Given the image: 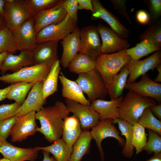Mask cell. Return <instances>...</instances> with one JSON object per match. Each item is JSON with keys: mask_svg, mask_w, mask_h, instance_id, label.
I'll list each match as a JSON object with an SVG mask.
<instances>
[{"mask_svg": "<svg viewBox=\"0 0 161 161\" xmlns=\"http://www.w3.org/2000/svg\"><path fill=\"white\" fill-rule=\"evenodd\" d=\"M79 28L76 27L73 32L61 42L63 51L60 60V64L64 68L68 67L70 62L79 51Z\"/></svg>", "mask_w": 161, "mask_h": 161, "instance_id": "obj_21", "label": "cell"}, {"mask_svg": "<svg viewBox=\"0 0 161 161\" xmlns=\"http://www.w3.org/2000/svg\"><path fill=\"white\" fill-rule=\"evenodd\" d=\"M44 158L42 161H57L53 156L50 157L49 153L44 151H42Z\"/></svg>", "mask_w": 161, "mask_h": 161, "instance_id": "obj_49", "label": "cell"}, {"mask_svg": "<svg viewBox=\"0 0 161 161\" xmlns=\"http://www.w3.org/2000/svg\"><path fill=\"white\" fill-rule=\"evenodd\" d=\"M129 74L128 69L124 66L113 78L108 89V95L111 99H116L122 95Z\"/></svg>", "mask_w": 161, "mask_h": 161, "instance_id": "obj_31", "label": "cell"}, {"mask_svg": "<svg viewBox=\"0 0 161 161\" xmlns=\"http://www.w3.org/2000/svg\"><path fill=\"white\" fill-rule=\"evenodd\" d=\"M114 9L117 10L121 16L124 17L131 24L132 21L127 11L126 1L125 0H111Z\"/></svg>", "mask_w": 161, "mask_h": 161, "instance_id": "obj_43", "label": "cell"}, {"mask_svg": "<svg viewBox=\"0 0 161 161\" xmlns=\"http://www.w3.org/2000/svg\"><path fill=\"white\" fill-rule=\"evenodd\" d=\"M160 64L161 50L155 52L143 60H131L124 66L128 69L129 73L126 83L135 82L139 76L145 74L149 70L154 71Z\"/></svg>", "mask_w": 161, "mask_h": 161, "instance_id": "obj_12", "label": "cell"}, {"mask_svg": "<svg viewBox=\"0 0 161 161\" xmlns=\"http://www.w3.org/2000/svg\"><path fill=\"white\" fill-rule=\"evenodd\" d=\"M139 40H147L157 47L161 49V25L160 21L150 22L145 31L142 33Z\"/></svg>", "mask_w": 161, "mask_h": 161, "instance_id": "obj_33", "label": "cell"}, {"mask_svg": "<svg viewBox=\"0 0 161 161\" xmlns=\"http://www.w3.org/2000/svg\"><path fill=\"white\" fill-rule=\"evenodd\" d=\"M136 18L137 21L140 24H148L150 21L149 15L145 10H140L137 12Z\"/></svg>", "mask_w": 161, "mask_h": 161, "instance_id": "obj_45", "label": "cell"}, {"mask_svg": "<svg viewBox=\"0 0 161 161\" xmlns=\"http://www.w3.org/2000/svg\"><path fill=\"white\" fill-rule=\"evenodd\" d=\"M6 26V23L4 17L0 15V31Z\"/></svg>", "mask_w": 161, "mask_h": 161, "instance_id": "obj_54", "label": "cell"}, {"mask_svg": "<svg viewBox=\"0 0 161 161\" xmlns=\"http://www.w3.org/2000/svg\"><path fill=\"white\" fill-rule=\"evenodd\" d=\"M20 82L12 83L7 87L3 89H0V102L6 98V96L9 92Z\"/></svg>", "mask_w": 161, "mask_h": 161, "instance_id": "obj_47", "label": "cell"}, {"mask_svg": "<svg viewBox=\"0 0 161 161\" xmlns=\"http://www.w3.org/2000/svg\"><path fill=\"white\" fill-rule=\"evenodd\" d=\"M68 67L70 72L76 74L86 73L95 69L94 59L79 53L70 62Z\"/></svg>", "mask_w": 161, "mask_h": 161, "instance_id": "obj_30", "label": "cell"}, {"mask_svg": "<svg viewBox=\"0 0 161 161\" xmlns=\"http://www.w3.org/2000/svg\"><path fill=\"white\" fill-rule=\"evenodd\" d=\"M5 3V0H0V15L4 18L5 15L4 10Z\"/></svg>", "mask_w": 161, "mask_h": 161, "instance_id": "obj_52", "label": "cell"}, {"mask_svg": "<svg viewBox=\"0 0 161 161\" xmlns=\"http://www.w3.org/2000/svg\"><path fill=\"white\" fill-rule=\"evenodd\" d=\"M82 131L80 123L74 114L64 120L62 138L69 147H72Z\"/></svg>", "mask_w": 161, "mask_h": 161, "instance_id": "obj_25", "label": "cell"}, {"mask_svg": "<svg viewBox=\"0 0 161 161\" xmlns=\"http://www.w3.org/2000/svg\"><path fill=\"white\" fill-rule=\"evenodd\" d=\"M63 6L71 18L78 21L77 12L78 8L77 0H64Z\"/></svg>", "mask_w": 161, "mask_h": 161, "instance_id": "obj_44", "label": "cell"}, {"mask_svg": "<svg viewBox=\"0 0 161 161\" xmlns=\"http://www.w3.org/2000/svg\"><path fill=\"white\" fill-rule=\"evenodd\" d=\"M44 81L36 82L33 85L27 97L16 111L18 117L31 112H38L43 107L46 100L42 91Z\"/></svg>", "mask_w": 161, "mask_h": 161, "instance_id": "obj_18", "label": "cell"}, {"mask_svg": "<svg viewBox=\"0 0 161 161\" xmlns=\"http://www.w3.org/2000/svg\"><path fill=\"white\" fill-rule=\"evenodd\" d=\"M59 79L62 84V94L64 97L83 105H90L91 103L85 97L80 86L75 81L67 78L62 72H60Z\"/></svg>", "mask_w": 161, "mask_h": 161, "instance_id": "obj_24", "label": "cell"}, {"mask_svg": "<svg viewBox=\"0 0 161 161\" xmlns=\"http://www.w3.org/2000/svg\"><path fill=\"white\" fill-rule=\"evenodd\" d=\"M156 69L158 71V74L156 78L154 80L156 83H159L161 82V64H159Z\"/></svg>", "mask_w": 161, "mask_h": 161, "instance_id": "obj_51", "label": "cell"}, {"mask_svg": "<svg viewBox=\"0 0 161 161\" xmlns=\"http://www.w3.org/2000/svg\"><path fill=\"white\" fill-rule=\"evenodd\" d=\"M64 1L60 0L55 6L35 14L33 17L34 29L37 34L45 27L58 23L65 18L67 13L63 6Z\"/></svg>", "mask_w": 161, "mask_h": 161, "instance_id": "obj_14", "label": "cell"}, {"mask_svg": "<svg viewBox=\"0 0 161 161\" xmlns=\"http://www.w3.org/2000/svg\"><path fill=\"white\" fill-rule=\"evenodd\" d=\"M70 113L63 102L57 101L52 106L43 107L35 113L40 123L36 130L43 134L49 142L52 143L62 136L64 120Z\"/></svg>", "mask_w": 161, "mask_h": 161, "instance_id": "obj_1", "label": "cell"}, {"mask_svg": "<svg viewBox=\"0 0 161 161\" xmlns=\"http://www.w3.org/2000/svg\"><path fill=\"white\" fill-rule=\"evenodd\" d=\"M126 50L111 54H101L94 59L95 69L100 75L108 90L114 76L131 59Z\"/></svg>", "mask_w": 161, "mask_h": 161, "instance_id": "obj_2", "label": "cell"}, {"mask_svg": "<svg viewBox=\"0 0 161 161\" xmlns=\"http://www.w3.org/2000/svg\"><path fill=\"white\" fill-rule=\"evenodd\" d=\"M145 161H161V153L154 154L151 158Z\"/></svg>", "mask_w": 161, "mask_h": 161, "instance_id": "obj_50", "label": "cell"}, {"mask_svg": "<svg viewBox=\"0 0 161 161\" xmlns=\"http://www.w3.org/2000/svg\"><path fill=\"white\" fill-rule=\"evenodd\" d=\"M123 98V96L108 101L97 99L91 103L90 106L99 114L100 120L120 118L119 107Z\"/></svg>", "mask_w": 161, "mask_h": 161, "instance_id": "obj_23", "label": "cell"}, {"mask_svg": "<svg viewBox=\"0 0 161 161\" xmlns=\"http://www.w3.org/2000/svg\"><path fill=\"white\" fill-rule=\"evenodd\" d=\"M21 105L15 102L11 104H2L0 105V120L16 115L17 110Z\"/></svg>", "mask_w": 161, "mask_h": 161, "instance_id": "obj_41", "label": "cell"}, {"mask_svg": "<svg viewBox=\"0 0 161 161\" xmlns=\"http://www.w3.org/2000/svg\"><path fill=\"white\" fill-rule=\"evenodd\" d=\"M91 134L94 139L99 149L101 161H104V154L101 145L103 140L106 138L112 137L118 141L119 145L123 147L125 145V139L121 137L114 126L112 119H107L100 120L98 123L92 128Z\"/></svg>", "mask_w": 161, "mask_h": 161, "instance_id": "obj_9", "label": "cell"}, {"mask_svg": "<svg viewBox=\"0 0 161 161\" xmlns=\"http://www.w3.org/2000/svg\"><path fill=\"white\" fill-rule=\"evenodd\" d=\"M148 139L142 149V151H145L150 154L152 153H161V135L151 130L148 129Z\"/></svg>", "mask_w": 161, "mask_h": 161, "instance_id": "obj_38", "label": "cell"}, {"mask_svg": "<svg viewBox=\"0 0 161 161\" xmlns=\"http://www.w3.org/2000/svg\"><path fill=\"white\" fill-rule=\"evenodd\" d=\"M4 6L6 26L12 32L18 29L26 21L32 17L27 0H6Z\"/></svg>", "mask_w": 161, "mask_h": 161, "instance_id": "obj_6", "label": "cell"}, {"mask_svg": "<svg viewBox=\"0 0 161 161\" xmlns=\"http://www.w3.org/2000/svg\"><path fill=\"white\" fill-rule=\"evenodd\" d=\"M92 10L91 19H101L106 21L112 30L123 39L126 38L129 34V30L111 12L104 8L98 0H92Z\"/></svg>", "mask_w": 161, "mask_h": 161, "instance_id": "obj_16", "label": "cell"}, {"mask_svg": "<svg viewBox=\"0 0 161 161\" xmlns=\"http://www.w3.org/2000/svg\"><path fill=\"white\" fill-rule=\"evenodd\" d=\"M34 65L32 51H21L17 55L9 53L5 59L0 68L1 73L7 71L14 72L24 67Z\"/></svg>", "mask_w": 161, "mask_h": 161, "instance_id": "obj_22", "label": "cell"}, {"mask_svg": "<svg viewBox=\"0 0 161 161\" xmlns=\"http://www.w3.org/2000/svg\"><path fill=\"white\" fill-rule=\"evenodd\" d=\"M0 153L4 158L11 161H35L37 157L38 151L34 148L16 147L5 140H0Z\"/></svg>", "mask_w": 161, "mask_h": 161, "instance_id": "obj_20", "label": "cell"}, {"mask_svg": "<svg viewBox=\"0 0 161 161\" xmlns=\"http://www.w3.org/2000/svg\"><path fill=\"white\" fill-rule=\"evenodd\" d=\"M78 21L73 19L67 14L59 23L49 25L40 30L37 35V43L63 40L77 27Z\"/></svg>", "mask_w": 161, "mask_h": 161, "instance_id": "obj_7", "label": "cell"}, {"mask_svg": "<svg viewBox=\"0 0 161 161\" xmlns=\"http://www.w3.org/2000/svg\"></svg>", "mask_w": 161, "mask_h": 161, "instance_id": "obj_56", "label": "cell"}, {"mask_svg": "<svg viewBox=\"0 0 161 161\" xmlns=\"http://www.w3.org/2000/svg\"><path fill=\"white\" fill-rule=\"evenodd\" d=\"M156 104L154 99L129 90L120 103V118L133 125L137 123L139 118L145 109Z\"/></svg>", "mask_w": 161, "mask_h": 161, "instance_id": "obj_3", "label": "cell"}, {"mask_svg": "<svg viewBox=\"0 0 161 161\" xmlns=\"http://www.w3.org/2000/svg\"><path fill=\"white\" fill-rule=\"evenodd\" d=\"M65 101L69 112L73 113L78 119L82 130L89 131L98 123L100 120L99 115L90 106L67 99Z\"/></svg>", "mask_w": 161, "mask_h": 161, "instance_id": "obj_11", "label": "cell"}, {"mask_svg": "<svg viewBox=\"0 0 161 161\" xmlns=\"http://www.w3.org/2000/svg\"><path fill=\"white\" fill-rule=\"evenodd\" d=\"M79 10L85 9L91 11L92 5L91 0H77Z\"/></svg>", "mask_w": 161, "mask_h": 161, "instance_id": "obj_46", "label": "cell"}, {"mask_svg": "<svg viewBox=\"0 0 161 161\" xmlns=\"http://www.w3.org/2000/svg\"><path fill=\"white\" fill-rule=\"evenodd\" d=\"M9 53L6 52L0 54V68L5 59Z\"/></svg>", "mask_w": 161, "mask_h": 161, "instance_id": "obj_53", "label": "cell"}, {"mask_svg": "<svg viewBox=\"0 0 161 161\" xmlns=\"http://www.w3.org/2000/svg\"><path fill=\"white\" fill-rule=\"evenodd\" d=\"M79 53L94 59L101 54V41L97 27L89 25L80 30Z\"/></svg>", "mask_w": 161, "mask_h": 161, "instance_id": "obj_8", "label": "cell"}, {"mask_svg": "<svg viewBox=\"0 0 161 161\" xmlns=\"http://www.w3.org/2000/svg\"><path fill=\"white\" fill-rule=\"evenodd\" d=\"M161 50L151 41L144 40L137 44L134 47L127 49L126 52L131 57V59L137 60L154 52Z\"/></svg>", "mask_w": 161, "mask_h": 161, "instance_id": "obj_32", "label": "cell"}, {"mask_svg": "<svg viewBox=\"0 0 161 161\" xmlns=\"http://www.w3.org/2000/svg\"><path fill=\"white\" fill-rule=\"evenodd\" d=\"M91 103L98 99H104L108 91L103 79L95 69L88 72L79 74L75 81Z\"/></svg>", "mask_w": 161, "mask_h": 161, "instance_id": "obj_4", "label": "cell"}, {"mask_svg": "<svg viewBox=\"0 0 161 161\" xmlns=\"http://www.w3.org/2000/svg\"><path fill=\"white\" fill-rule=\"evenodd\" d=\"M52 65L36 64L24 67L12 73L0 76V81L13 83L20 82L35 83L44 81L48 74Z\"/></svg>", "mask_w": 161, "mask_h": 161, "instance_id": "obj_5", "label": "cell"}, {"mask_svg": "<svg viewBox=\"0 0 161 161\" xmlns=\"http://www.w3.org/2000/svg\"><path fill=\"white\" fill-rule=\"evenodd\" d=\"M152 112L159 119H161V104H156L149 107Z\"/></svg>", "mask_w": 161, "mask_h": 161, "instance_id": "obj_48", "label": "cell"}, {"mask_svg": "<svg viewBox=\"0 0 161 161\" xmlns=\"http://www.w3.org/2000/svg\"><path fill=\"white\" fill-rule=\"evenodd\" d=\"M60 0H27L28 7L32 16L37 12L52 7Z\"/></svg>", "mask_w": 161, "mask_h": 161, "instance_id": "obj_39", "label": "cell"}, {"mask_svg": "<svg viewBox=\"0 0 161 161\" xmlns=\"http://www.w3.org/2000/svg\"><path fill=\"white\" fill-rule=\"evenodd\" d=\"M17 50L12 32L6 26L0 31V54L14 53Z\"/></svg>", "mask_w": 161, "mask_h": 161, "instance_id": "obj_35", "label": "cell"}, {"mask_svg": "<svg viewBox=\"0 0 161 161\" xmlns=\"http://www.w3.org/2000/svg\"><path fill=\"white\" fill-rule=\"evenodd\" d=\"M18 117L15 115L0 120V140H5L10 135L11 129Z\"/></svg>", "mask_w": 161, "mask_h": 161, "instance_id": "obj_40", "label": "cell"}, {"mask_svg": "<svg viewBox=\"0 0 161 161\" xmlns=\"http://www.w3.org/2000/svg\"><path fill=\"white\" fill-rule=\"evenodd\" d=\"M101 41V54H109L126 49L130 44L112 29L99 23L96 26Z\"/></svg>", "mask_w": 161, "mask_h": 161, "instance_id": "obj_10", "label": "cell"}, {"mask_svg": "<svg viewBox=\"0 0 161 161\" xmlns=\"http://www.w3.org/2000/svg\"><path fill=\"white\" fill-rule=\"evenodd\" d=\"M132 144L135 148L136 153L139 154L142 152L143 148L146 144L147 138L145 131V128L138 123L133 125Z\"/></svg>", "mask_w": 161, "mask_h": 161, "instance_id": "obj_37", "label": "cell"}, {"mask_svg": "<svg viewBox=\"0 0 161 161\" xmlns=\"http://www.w3.org/2000/svg\"><path fill=\"white\" fill-rule=\"evenodd\" d=\"M34 148L51 153L57 161H69L72 152V147H69L62 138L55 141L52 144L46 147H36Z\"/></svg>", "mask_w": 161, "mask_h": 161, "instance_id": "obj_26", "label": "cell"}, {"mask_svg": "<svg viewBox=\"0 0 161 161\" xmlns=\"http://www.w3.org/2000/svg\"><path fill=\"white\" fill-rule=\"evenodd\" d=\"M92 139L90 131H82L72 146V152L69 161H81L84 155L88 153Z\"/></svg>", "mask_w": 161, "mask_h": 161, "instance_id": "obj_28", "label": "cell"}, {"mask_svg": "<svg viewBox=\"0 0 161 161\" xmlns=\"http://www.w3.org/2000/svg\"><path fill=\"white\" fill-rule=\"evenodd\" d=\"M58 41H48L38 43L32 51L34 65H52L58 60Z\"/></svg>", "mask_w": 161, "mask_h": 161, "instance_id": "obj_19", "label": "cell"}, {"mask_svg": "<svg viewBox=\"0 0 161 161\" xmlns=\"http://www.w3.org/2000/svg\"><path fill=\"white\" fill-rule=\"evenodd\" d=\"M35 83L20 82L7 94L6 98L14 100L22 104L24 101L26 96Z\"/></svg>", "mask_w": 161, "mask_h": 161, "instance_id": "obj_36", "label": "cell"}, {"mask_svg": "<svg viewBox=\"0 0 161 161\" xmlns=\"http://www.w3.org/2000/svg\"><path fill=\"white\" fill-rule=\"evenodd\" d=\"M145 1L150 11L149 23L155 22L161 15V0H149Z\"/></svg>", "mask_w": 161, "mask_h": 161, "instance_id": "obj_42", "label": "cell"}, {"mask_svg": "<svg viewBox=\"0 0 161 161\" xmlns=\"http://www.w3.org/2000/svg\"><path fill=\"white\" fill-rule=\"evenodd\" d=\"M113 123H117L121 134L125 138V145L121 151L125 157L131 158L134 155V147L132 144L133 125L120 118L112 120Z\"/></svg>", "mask_w": 161, "mask_h": 161, "instance_id": "obj_27", "label": "cell"}, {"mask_svg": "<svg viewBox=\"0 0 161 161\" xmlns=\"http://www.w3.org/2000/svg\"><path fill=\"white\" fill-rule=\"evenodd\" d=\"M142 76L139 81L126 83L125 88L140 95L151 97L161 102V84L150 79L146 73Z\"/></svg>", "mask_w": 161, "mask_h": 161, "instance_id": "obj_17", "label": "cell"}, {"mask_svg": "<svg viewBox=\"0 0 161 161\" xmlns=\"http://www.w3.org/2000/svg\"><path fill=\"white\" fill-rule=\"evenodd\" d=\"M35 112H32L18 117L11 130L13 142H20L37 132Z\"/></svg>", "mask_w": 161, "mask_h": 161, "instance_id": "obj_15", "label": "cell"}, {"mask_svg": "<svg viewBox=\"0 0 161 161\" xmlns=\"http://www.w3.org/2000/svg\"><path fill=\"white\" fill-rule=\"evenodd\" d=\"M137 123L161 135V120L155 117L149 107L145 109L139 118Z\"/></svg>", "mask_w": 161, "mask_h": 161, "instance_id": "obj_34", "label": "cell"}, {"mask_svg": "<svg viewBox=\"0 0 161 161\" xmlns=\"http://www.w3.org/2000/svg\"><path fill=\"white\" fill-rule=\"evenodd\" d=\"M33 17L30 18L18 30L12 32L17 50L32 51L38 43Z\"/></svg>", "mask_w": 161, "mask_h": 161, "instance_id": "obj_13", "label": "cell"}, {"mask_svg": "<svg viewBox=\"0 0 161 161\" xmlns=\"http://www.w3.org/2000/svg\"><path fill=\"white\" fill-rule=\"evenodd\" d=\"M0 161H11L8 159L4 158L2 159H1L0 160Z\"/></svg>", "mask_w": 161, "mask_h": 161, "instance_id": "obj_55", "label": "cell"}, {"mask_svg": "<svg viewBox=\"0 0 161 161\" xmlns=\"http://www.w3.org/2000/svg\"><path fill=\"white\" fill-rule=\"evenodd\" d=\"M60 64V60H58L52 65L50 70L44 81L42 91L43 97L45 100L57 91L58 80L61 69Z\"/></svg>", "mask_w": 161, "mask_h": 161, "instance_id": "obj_29", "label": "cell"}]
</instances>
